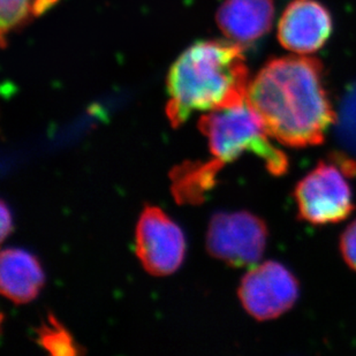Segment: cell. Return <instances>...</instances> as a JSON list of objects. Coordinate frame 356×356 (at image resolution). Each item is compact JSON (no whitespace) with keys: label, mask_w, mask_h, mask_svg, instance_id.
I'll return each mask as SVG.
<instances>
[{"label":"cell","mask_w":356,"mask_h":356,"mask_svg":"<svg viewBox=\"0 0 356 356\" xmlns=\"http://www.w3.org/2000/svg\"><path fill=\"white\" fill-rule=\"evenodd\" d=\"M247 102L271 138L292 148L321 145L336 113L322 64L310 57L275 58L249 84Z\"/></svg>","instance_id":"cell-1"},{"label":"cell","mask_w":356,"mask_h":356,"mask_svg":"<svg viewBox=\"0 0 356 356\" xmlns=\"http://www.w3.org/2000/svg\"><path fill=\"white\" fill-rule=\"evenodd\" d=\"M249 84L240 44L219 40L193 44L168 72V120L178 127L196 112L241 104L247 101Z\"/></svg>","instance_id":"cell-2"},{"label":"cell","mask_w":356,"mask_h":356,"mask_svg":"<svg viewBox=\"0 0 356 356\" xmlns=\"http://www.w3.org/2000/svg\"><path fill=\"white\" fill-rule=\"evenodd\" d=\"M198 128L208 138L212 161L220 168L243 152H252L264 161L271 175H285L289 170L285 152L271 142L262 119L247 101L207 112L198 121Z\"/></svg>","instance_id":"cell-3"},{"label":"cell","mask_w":356,"mask_h":356,"mask_svg":"<svg viewBox=\"0 0 356 356\" xmlns=\"http://www.w3.org/2000/svg\"><path fill=\"white\" fill-rule=\"evenodd\" d=\"M356 175V161L336 155L321 161L296 188L301 218L315 225L341 222L354 210L348 178Z\"/></svg>","instance_id":"cell-4"},{"label":"cell","mask_w":356,"mask_h":356,"mask_svg":"<svg viewBox=\"0 0 356 356\" xmlns=\"http://www.w3.org/2000/svg\"><path fill=\"white\" fill-rule=\"evenodd\" d=\"M266 240L268 229L259 217L245 211L218 213L209 225L207 248L216 259L245 268L262 259Z\"/></svg>","instance_id":"cell-5"},{"label":"cell","mask_w":356,"mask_h":356,"mask_svg":"<svg viewBox=\"0 0 356 356\" xmlns=\"http://www.w3.org/2000/svg\"><path fill=\"white\" fill-rule=\"evenodd\" d=\"M242 306L259 321L277 318L299 298V284L280 263L266 262L250 270L238 289Z\"/></svg>","instance_id":"cell-6"},{"label":"cell","mask_w":356,"mask_h":356,"mask_svg":"<svg viewBox=\"0 0 356 356\" xmlns=\"http://www.w3.org/2000/svg\"><path fill=\"white\" fill-rule=\"evenodd\" d=\"M135 238L138 259L152 275L168 276L175 273L184 262L185 236L159 208L148 207L142 212Z\"/></svg>","instance_id":"cell-7"},{"label":"cell","mask_w":356,"mask_h":356,"mask_svg":"<svg viewBox=\"0 0 356 356\" xmlns=\"http://www.w3.org/2000/svg\"><path fill=\"white\" fill-rule=\"evenodd\" d=\"M332 19L329 10L317 0H293L278 24L282 47L299 54H314L329 40Z\"/></svg>","instance_id":"cell-8"},{"label":"cell","mask_w":356,"mask_h":356,"mask_svg":"<svg viewBox=\"0 0 356 356\" xmlns=\"http://www.w3.org/2000/svg\"><path fill=\"white\" fill-rule=\"evenodd\" d=\"M273 17V0H225L219 7L216 20L229 40L249 44L271 29Z\"/></svg>","instance_id":"cell-9"},{"label":"cell","mask_w":356,"mask_h":356,"mask_svg":"<svg viewBox=\"0 0 356 356\" xmlns=\"http://www.w3.org/2000/svg\"><path fill=\"white\" fill-rule=\"evenodd\" d=\"M43 285V270L31 252L17 248L1 252L0 289L7 299L17 305L31 302Z\"/></svg>","instance_id":"cell-10"},{"label":"cell","mask_w":356,"mask_h":356,"mask_svg":"<svg viewBox=\"0 0 356 356\" xmlns=\"http://www.w3.org/2000/svg\"><path fill=\"white\" fill-rule=\"evenodd\" d=\"M57 3L58 0H0L3 45H5V38L10 31L43 15Z\"/></svg>","instance_id":"cell-11"},{"label":"cell","mask_w":356,"mask_h":356,"mask_svg":"<svg viewBox=\"0 0 356 356\" xmlns=\"http://www.w3.org/2000/svg\"><path fill=\"white\" fill-rule=\"evenodd\" d=\"M38 343L54 355H75L78 347L71 334L54 318L49 319L38 331Z\"/></svg>","instance_id":"cell-12"},{"label":"cell","mask_w":356,"mask_h":356,"mask_svg":"<svg viewBox=\"0 0 356 356\" xmlns=\"http://www.w3.org/2000/svg\"><path fill=\"white\" fill-rule=\"evenodd\" d=\"M338 138L343 148L356 157V89L350 91L343 102L338 124Z\"/></svg>","instance_id":"cell-13"},{"label":"cell","mask_w":356,"mask_h":356,"mask_svg":"<svg viewBox=\"0 0 356 356\" xmlns=\"http://www.w3.org/2000/svg\"><path fill=\"white\" fill-rule=\"evenodd\" d=\"M340 249L347 264L356 271V220H354L340 240Z\"/></svg>","instance_id":"cell-14"},{"label":"cell","mask_w":356,"mask_h":356,"mask_svg":"<svg viewBox=\"0 0 356 356\" xmlns=\"http://www.w3.org/2000/svg\"><path fill=\"white\" fill-rule=\"evenodd\" d=\"M12 229V216L5 203L1 204V236L6 238Z\"/></svg>","instance_id":"cell-15"}]
</instances>
